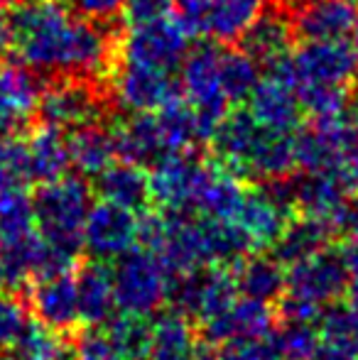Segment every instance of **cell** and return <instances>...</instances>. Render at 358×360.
<instances>
[{"mask_svg": "<svg viewBox=\"0 0 358 360\" xmlns=\"http://www.w3.org/2000/svg\"><path fill=\"white\" fill-rule=\"evenodd\" d=\"M138 214L110 201L94 199L84 221V257L113 262L135 245Z\"/></svg>", "mask_w": 358, "mask_h": 360, "instance_id": "7c38bea8", "label": "cell"}, {"mask_svg": "<svg viewBox=\"0 0 358 360\" xmlns=\"http://www.w3.org/2000/svg\"><path fill=\"white\" fill-rule=\"evenodd\" d=\"M245 108L253 113L255 120L275 130L295 133L305 125L307 118L300 98H297L295 84H292L290 59L272 64L268 69H260V79L250 98L245 101Z\"/></svg>", "mask_w": 358, "mask_h": 360, "instance_id": "30bf717a", "label": "cell"}, {"mask_svg": "<svg viewBox=\"0 0 358 360\" xmlns=\"http://www.w3.org/2000/svg\"><path fill=\"white\" fill-rule=\"evenodd\" d=\"M165 15H172V0H125L123 10H120L123 27L150 22V20L165 18Z\"/></svg>", "mask_w": 358, "mask_h": 360, "instance_id": "ab89813d", "label": "cell"}, {"mask_svg": "<svg viewBox=\"0 0 358 360\" xmlns=\"http://www.w3.org/2000/svg\"><path fill=\"white\" fill-rule=\"evenodd\" d=\"M356 18V5L344 0H305L292 25L297 39H349Z\"/></svg>", "mask_w": 358, "mask_h": 360, "instance_id": "603a6c76", "label": "cell"}, {"mask_svg": "<svg viewBox=\"0 0 358 360\" xmlns=\"http://www.w3.org/2000/svg\"><path fill=\"white\" fill-rule=\"evenodd\" d=\"M37 231L32 196L25 189L0 191V245L20 240Z\"/></svg>", "mask_w": 358, "mask_h": 360, "instance_id": "d590c367", "label": "cell"}, {"mask_svg": "<svg viewBox=\"0 0 358 360\" xmlns=\"http://www.w3.org/2000/svg\"><path fill=\"white\" fill-rule=\"evenodd\" d=\"M8 47H10L8 20H5V13L0 10V54H8Z\"/></svg>", "mask_w": 358, "mask_h": 360, "instance_id": "7dc6e473", "label": "cell"}, {"mask_svg": "<svg viewBox=\"0 0 358 360\" xmlns=\"http://www.w3.org/2000/svg\"><path fill=\"white\" fill-rule=\"evenodd\" d=\"M211 0H172V13L177 15L181 27L189 32V37L201 39L204 37L206 15H209Z\"/></svg>", "mask_w": 358, "mask_h": 360, "instance_id": "60d3db41", "label": "cell"}, {"mask_svg": "<svg viewBox=\"0 0 358 360\" xmlns=\"http://www.w3.org/2000/svg\"><path fill=\"white\" fill-rule=\"evenodd\" d=\"M297 214L326 218L336 226V218L346 209L351 194L329 172H300L292 174ZM339 233V231H336Z\"/></svg>", "mask_w": 358, "mask_h": 360, "instance_id": "cb8c5ba5", "label": "cell"}, {"mask_svg": "<svg viewBox=\"0 0 358 360\" xmlns=\"http://www.w3.org/2000/svg\"><path fill=\"white\" fill-rule=\"evenodd\" d=\"M344 3H351V5H358V0H344Z\"/></svg>", "mask_w": 358, "mask_h": 360, "instance_id": "db71d44e", "label": "cell"}, {"mask_svg": "<svg viewBox=\"0 0 358 360\" xmlns=\"http://www.w3.org/2000/svg\"><path fill=\"white\" fill-rule=\"evenodd\" d=\"M101 103L96 91L89 84L77 79H67L52 84L39 96L37 115L42 123L57 125L62 130H74L101 120Z\"/></svg>", "mask_w": 358, "mask_h": 360, "instance_id": "5bb4252c", "label": "cell"}, {"mask_svg": "<svg viewBox=\"0 0 358 360\" xmlns=\"http://www.w3.org/2000/svg\"><path fill=\"white\" fill-rule=\"evenodd\" d=\"M221 360H238V358H236L231 351H226V348H221Z\"/></svg>", "mask_w": 358, "mask_h": 360, "instance_id": "f907efd6", "label": "cell"}, {"mask_svg": "<svg viewBox=\"0 0 358 360\" xmlns=\"http://www.w3.org/2000/svg\"><path fill=\"white\" fill-rule=\"evenodd\" d=\"M209 267V265H206ZM206 267H191V270L170 272L165 280V307L179 316L196 323L201 311V297H204Z\"/></svg>", "mask_w": 358, "mask_h": 360, "instance_id": "4dcf8cb0", "label": "cell"}, {"mask_svg": "<svg viewBox=\"0 0 358 360\" xmlns=\"http://www.w3.org/2000/svg\"><path fill=\"white\" fill-rule=\"evenodd\" d=\"M0 360H8V358H5V353H0Z\"/></svg>", "mask_w": 358, "mask_h": 360, "instance_id": "11a10c76", "label": "cell"}, {"mask_svg": "<svg viewBox=\"0 0 358 360\" xmlns=\"http://www.w3.org/2000/svg\"><path fill=\"white\" fill-rule=\"evenodd\" d=\"M295 44L297 34L295 25H292V15L265 8V13L255 20L253 27L241 37L236 47L243 49L260 69H268L272 64L290 59Z\"/></svg>", "mask_w": 358, "mask_h": 360, "instance_id": "e0dca14e", "label": "cell"}, {"mask_svg": "<svg viewBox=\"0 0 358 360\" xmlns=\"http://www.w3.org/2000/svg\"><path fill=\"white\" fill-rule=\"evenodd\" d=\"M234 272H236V285H238L241 297L265 302L270 307H275L277 299L287 289L285 265H280L270 252L253 250L238 265H234Z\"/></svg>", "mask_w": 358, "mask_h": 360, "instance_id": "4316f807", "label": "cell"}, {"mask_svg": "<svg viewBox=\"0 0 358 360\" xmlns=\"http://www.w3.org/2000/svg\"><path fill=\"white\" fill-rule=\"evenodd\" d=\"M312 360H358V356L356 353H349V351H341V348L329 346V343H321V346L317 348V353Z\"/></svg>", "mask_w": 358, "mask_h": 360, "instance_id": "f6af8a7d", "label": "cell"}, {"mask_svg": "<svg viewBox=\"0 0 358 360\" xmlns=\"http://www.w3.org/2000/svg\"><path fill=\"white\" fill-rule=\"evenodd\" d=\"M153 343L145 360H191L194 348L199 343L196 326L189 319L170 311V309H158L153 314Z\"/></svg>", "mask_w": 358, "mask_h": 360, "instance_id": "f1b7e54d", "label": "cell"}, {"mask_svg": "<svg viewBox=\"0 0 358 360\" xmlns=\"http://www.w3.org/2000/svg\"><path fill=\"white\" fill-rule=\"evenodd\" d=\"M290 74L305 118L321 120L354 108L358 67L351 39H300L290 54Z\"/></svg>", "mask_w": 358, "mask_h": 360, "instance_id": "3957f363", "label": "cell"}, {"mask_svg": "<svg viewBox=\"0 0 358 360\" xmlns=\"http://www.w3.org/2000/svg\"><path fill=\"white\" fill-rule=\"evenodd\" d=\"M245 186H248V181L236 176L234 172H229L209 155L204 176H201L199 189L191 201V211L209 218H219V221H234L241 201H243Z\"/></svg>", "mask_w": 358, "mask_h": 360, "instance_id": "ffe728a7", "label": "cell"}, {"mask_svg": "<svg viewBox=\"0 0 358 360\" xmlns=\"http://www.w3.org/2000/svg\"><path fill=\"white\" fill-rule=\"evenodd\" d=\"M344 304L351 309V311L356 314L358 319V272H354L349 280V285H346V292H344Z\"/></svg>", "mask_w": 358, "mask_h": 360, "instance_id": "bcb514c9", "label": "cell"}, {"mask_svg": "<svg viewBox=\"0 0 358 360\" xmlns=\"http://www.w3.org/2000/svg\"><path fill=\"white\" fill-rule=\"evenodd\" d=\"M39 81L23 64H0V135H20L39 108Z\"/></svg>", "mask_w": 358, "mask_h": 360, "instance_id": "9a60e30c", "label": "cell"}, {"mask_svg": "<svg viewBox=\"0 0 358 360\" xmlns=\"http://www.w3.org/2000/svg\"><path fill=\"white\" fill-rule=\"evenodd\" d=\"M341 252H344L346 262H349L351 272H358V233H351V236H344L339 243Z\"/></svg>", "mask_w": 358, "mask_h": 360, "instance_id": "ee69618b", "label": "cell"}, {"mask_svg": "<svg viewBox=\"0 0 358 360\" xmlns=\"http://www.w3.org/2000/svg\"><path fill=\"white\" fill-rule=\"evenodd\" d=\"M94 186L79 174H64L47 184H37L32 209L37 233L44 243L84 257V221L94 204Z\"/></svg>", "mask_w": 358, "mask_h": 360, "instance_id": "277c9868", "label": "cell"}, {"mask_svg": "<svg viewBox=\"0 0 358 360\" xmlns=\"http://www.w3.org/2000/svg\"><path fill=\"white\" fill-rule=\"evenodd\" d=\"M336 240H339V233H336V226L331 221L307 214H295L268 250L280 265L290 267L295 262L305 260V257L314 255V252L324 250L326 245H331Z\"/></svg>", "mask_w": 358, "mask_h": 360, "instance_id": "d6986e66", "label": "cell"}, {"mask_svg": "<svg viewBox=\"0 0 358 360\" xmlns=\"http://www.w3.org/2000/svg\"><path fill=\"white\" fill-rule=\"evenodd\" d=\"M25 143H27L34 184H47V181L69 174L72 162H69L67 130L39 120V125H30L27 128Z\"/></svg>", "mask_w": 358, "mask_h": 360, "instance_id": "d4e9b609", "label": "cell"}, {"mask_svg": "<svg viewBox=\"0 0 358 360\" xmlns=\"http://www.w3.org/2000/svg\"><path fill=\"white\" fill-rule=\"evenodd\" d=\"M265 8L268 0H211L204 37L224 47H234L265 13Z\"/></svg>", "mask_w": 358, "mask_h": 360, "instance_id": "83f0119b", "label": "cell"}, {"mask_svg": "<svg viewBox=\"0 0 358 360\" xmlns=\"http://www.w3.org/2000/svg\"><path fill=\"white\" fill-rule=\"evenodd\" d=\"M3 13L8 54L30 72L82 79L110 72L115 44L96 20L77 15L64 0H18Z\"/></svg>", "mask_w": 358, "mask_h": 360, "instance_id": "6da1fadb", "label": "cell"}, {"mask_svg": "<svg viewBox=\"0 0 358 360\" xmlns=\"http://www.w3.org/2000/svg\"><path fill=\"white\" fill-rule=\"evenodd\" d=\"M74 280H77V307L82 326L103 328L118 311L113 280H110V262L84 257L74 270Z\"/></svg>", "mask_w": 358, "mask_h": 360, "instance_id": "ac0fdd59", "label": "cell"}, {"mask_svg": "<svg viewBox=\"0 0 358 360\" xmlns=\"http://www.w3.org/2000/svg\"><path fill=\"white\" fill-rule=\"evenodd\" d=\"M23 302L27 307L30 316L37 319L54 333L72 341L74 333L82 328L77 307V280L74 272L47 280H32L23 289Z\"/></svg>", "mask_w": 358, "mask_h": 360, "instance_id": "8fae6325", "label": "cell"}, {"mask_svg": "<svg viewBox=\"0 0 358 360\" xmlns=\"http://www.w3.org/2000/svg\"><path fill=\"white\" fill-rule=\"evenodd\" d=\"M32 184L25 135H0V191H27Z\"/></svg>", "mask_w": 358, "mask_h": 360, "instance_id": "836d02e7", "label": "cell"}, {"mask_svg": "<svg viewBox=\"0 0 358 360\" xmlns=\"http://www.w3.org/2000/svg\"><path fill=\"white\" fill-rule=\"evenodd\" d=\"M27 319L30 311L25 307L23 297L13 292H0V353L18 338Z\"/></svg>", "mask_w": 358, "mask_h": 360, "instance_id": "f35d334b", "label": "cell"}, {"mask_svg": "<svg viewBox=\"0 0 358 360\" xmlns=\"http://www.w3.org/2000/svg\"><path fill=\"white\" fill-rule=\"evenodd\" d=\"M77 15L89 20H108L120 15L125 0H64Z\"/></svg>", "mask_w": 358, "mask_h": 360, "instance_id": "b9f144b4", "label": "cell"}, {"mask_svg": "<svg viewBox=\"0 0 358 360\" xmlns=\"http://www.w3.org/2000/svg\"><path fill=\"white\" fill-rule=\"evenodd\" d=\"M69 343L79 360H123L120 353L110 346L106 331L98 326H82Z\"/></svg>", "mask_w": 358, "mask_h": 360, "instance_id": "74e56055", "label": "cell"}, {"mask_svg": "<svg viewBox=\"0 0 358 360\" xmlns=\"http://www.w3.org/2000/svg\"><path fill=\"white\" fill-rule=\"evenodd\" d=\"M206 169V157L194 150L174 152L150 167V196L158 209H191Z\"/></svg>", "mask_w": 358, "mask_h": 360, "instance_id": "4fadbf2b", "label": "cell"}, {"mask_svg": "<svg viewBox=\"0 0 358 360\" xmlns=\"http://www.w3.org/2000/svg\"><path fill=\"white\" fill-rule=\"evenodd\" d=\"M260 79V67L243 52V49H224L221 52V84H224L226 98L234 108L245 105L255 84Z\"/></svg>", "mask_w": 358, "mask_h": 360, "instance_id": "1f68e13d", "label": "cell"}, {"mask_svg": "<svg viewBox=\"0 0 358 360\" xmlns=\"http://www.w3.org/2000/svg\"><path fill=\"white\" fill-rule=\"evenodd\" d=\"M0 292H5V272H3V262H0Z\"/></svg>", "mask_w": 358, "mask_h": 360, "instance_id": "816d5d0a", "label": "cell"}, {"mask_svg": "<svg viewBox=\"0 0 358 360\" xmlns=\"http://www.w3.org/2000/svg\"><path fill=\"white\" fill-rule=\"evenodd\" d=\"M275 338L282 360H312L321 346L319 328L312 321H277Z\"/></svg>", "mask_w": 358, "mask_h": 360, "instance_id": "8d00e7d4", "label": "cell"}, {"mask_svg": "<svg viewBox=\"0 0 358 360\" xmlns=\"http://www.w3.org/2000/svg\"><path fill=\"white\" fill-rule=\"evenodd\" d=\"M108 74L115 103L125 113H155L172 101L181 98L179 74L174 72L113 59Z\"/></svg>", "mask_w": 358, "mask_h": 360, "instance_id": "ba28073f", "label": "cell"}, {"mask_svg": "<svg viewBox=\"0 0 358 360\" xmlns=\"http://www.w3.org/2000/svg\"><path fill=\"white\" fill-rule=\"evenodd\" d=\"M221 52L224 44H199L189 49L179 67L181 98L194 110L201 143H209L219 123L234 108L221 84Z\"/></svg>", "mask_w": 358, "mask_h": 360, "instance_id": "5b68a950", "label": "cell"}, {"mask_svg": "<svg viewBox=\"0 0 358 360\" xmlns=\"http://www.w3.org/2000/svg\"><path fill=\"white\" fill-rule=\"evenodd\" d=\"M13 3H18V0H0V10H5V8H10Z\"/></svg>", "mask_w": 358, "mask_h": 360, "instance_id": "f5cc1de1", "label": "cell"}, {"mask_svg": "<svg viewBox=\"0 0 358 360\" xmlns=\"http://www.w3.org/2000/svg\"><path fill=\"white\" fill-rule=\"evenodd\" d=\"M110 133L115 140L118 160L133 162L145 169L172 155L155 113H128L110 125Z\"/></svg>", "mask_w": 358, "mask_h": 360, "instance_id": "2e32d148", "label": "cell"}, {"mask_svg": "<svg viewBox=\"0 0 358 360\" xmlns=\"http://www.w3.org/2000/svg\"><path fill=\"white\" fill-rule=\"evenodd\" d=\"M67 343L69 341L64 336H59L52 328L30 316L18 338L3 353L8 360H52Z\"/></svg>", "mask_w": 358, "mask_h": 360, "instance_id": "d6a6232c", "label": "cell"}, {"mask_svg": "<svg viewBox=\"0 0 358 360\" xmlns=\"http://www.w3.org/2000/svg\"><path fill=\"white\" fill-rule=\"evenodd\" d=\"M351 275L354 272H351L339 243H331L324 250L285 267V292L300 294V297H307L324 307V304L344 297Z\"/></svg>", "mask_w": 358, "mask_h": 360, "instance_id": "9c48e42d", "label": "cell"}, {"mask_svg": "<svg viewBox=\"0 0 358 360\" xmlns=\"http://www.w3.org/2000/svg\"><path fill=\"white\" fill-rule=\"evenodd\" d=\"M67 147L72 169L89 181L96 179L106 167L118 160L113 133L110 128H103L98 123L67 130Z\"/></svg>", "mask_w": 358, "mask_h": 360, "instance_id": "484cf974", "label": "cell"}, {"mask_svg": "<svg viewBox=\"0 0 358 360\" xmlns=\"http://www.w3.org/2000/svg\"><path fill=\"white\" fill-rule=\"evenodd\" d=\"M317 328H319L321 343L358 356V319L344 302L336 299L331 304H324L317 319Z\"/></svg>", "mask_w": 358, "mask_h": 360, "instance_id": "e575fe53", "label": "cell"}, {"mask_svg": "<svg viewBox=\"0 0 358 360\" xmlns=\"http://www.w3.org/2000/svg\"><path fill=\"white\" fill-rule=\"evenodd\" d=\"M115 307L123 314L153 316L165 304L167 272L153 252L133 245L110 262Z\"/></svg>", "mask_w": 358, "mask_h": 360, "instance_id": "52a82bcc", "label": "cell"}, {"mask_svg": "<svg viewBox=\"0 0 358 360\" xmlns=\"http://www.w3.org/2000/svg\"><path fill=\"white\" fill-rule=\"evenodd\" d=\"M91 186H94V194H98V199L118 204L133 214H143L145 209L153 206L148 169L133 162L115 160L96 179H91Z\"/></svg>", "mask_w": 358, "mask_h": 360, "instance_id": "44dd1931", "label": "cell"}, {"mask_svg": "<svg viewBox=\"0 0 358 360\" xmlns=\"http://www.w3.org/2000/svg\"><path fill=\"white\" fill-rule=\"evenodd\" d=\"M110 346L123 360H145L153 343V321L150 316L115 311L113 319L103 326Z\"/></svg>", "mask_w": 358, "mask_h": 360, "instance_id": "f546056e", "label": "cell"}, {"mask_svg": "<svg viewBox=\"0 0 358 360\" xmlns=\"http://www.w3.org/2000/svg\"><path fill=\"white\" fill-rule=\"evenodd\" d=\"M336 231H339V238L358 233V194L351 196L346 209L341 211L339 218H336Z\"/></svg>", "mask_w": 358, "mask_h": 360, "instance_id": "7bdbcfd3", "label": "cell"}, {"mask_svg": "<svg viewBox=\"0 0 358 360\" xmlns=\"http://www.w3.org/2000/svg\"><path fill=\"white\" fill-rule=\"evenodd\" d=\"M52 360H79V358H77V353H74L72 343H67V346H64L62 351H59Z\"/></svg>", "mask_w": 358, "mask_h": 360, "instance_id": "c3c4849f", "label": "cell"}, {"mask_svg": "<svg viewBox=\"0 0 358 360\" xmlns=\"http://www.w3.org/2000/svg\"><path fill=\"white\" fill-rule=\"evenodd\" d=\"M351 47H354V57H356V67H358V18H356V25L351 30Z\"/></svg>", "mask_w": 358, "mask_h": 360, "instance_id": "681fc988", "label": "cell"}, {"mask_svg": "<svg viewBox=\"0 0 358 360\" xmlns=\"http://www.w3.org/2000/svg\"><path fill=\"white\" fill-rule=\"evenodd\" d=\"M295 133L275 130L253 118L245 105L231 108L214 130L211 157L243 181H268L297 172Z\"/></svg>", "mask_w": 358, "mask_h": 360, "instance_id": "7a4b0ae2", "label": "cell"}, {"mask_svg": "<svg viewBox=\"0 0 358 360\" xmlns=\"http://www.w3.org/2000/svg\"><path fill=\"white\" fill-rule=\"evenodd\" d=\"M191 42L194 39L189 37L177 15L172 13L165 18L150 20V22L123 27V37L118 39L113 59L179 74V67L189 54Z\"/></svg>", "mask_w": 358, "mask_h": 360, "instance_id": "8992f818", "label": "cell"}, {"mask_svg": "<svg viewBox=\"0 0 358 360\" xmlns=\"http://www.w3.org/2000/svg\"><path fill=\"white\" fill-rule=\"evenodd\" d=\"M295 216L280 206L275 199L265 191L263 184L245 186L243 201L238 206V214L234 221L248 233V238L253 240L255 250H268L272 243L280 238L282 228L287 226V221Z\"/></svg>", "mask_w": 358, "mask_h": 360, "instance_id": "7402d4cb", "label": "cell"}]
</instances>
